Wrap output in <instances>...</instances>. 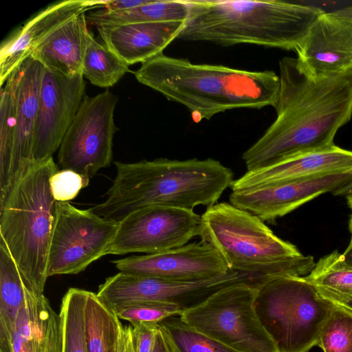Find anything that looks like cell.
Segmentation results:
<instances>
[{"label":"cell","instance_id":"6da1fadb","mask_svg":"<svg viewBox=\"0 0 352 352\" xmlns=\"http://www.w3.org/2000/svg\"><path fill=\"white\" fill-rule=\"evenodd\" d=\"M276 118L243 154L247 170L331 148L338 131L352 117V70L312 78L296 58L279 61Z\"/></svg>","mask_w":352,"mask_h":352},{"label":"cell","instance_id":"7a4b0ae2","mask_svg":"<svg viewBox=\"0 0 352 352\" xmlns=\"http://www.w3.org/2000/svg\"><path fill=\"white\" fill-rule=\"evenodd\" d=\"M117 173L104 202L89 208L119 223L149 206L192 210L210 206L234 181L233 172L212 158H158L133 163L116 162Z\"/></svg>","mask_w":352,"mask_h":352},{"label":"cell","instance_id":"3957f363","mask_svg":"<svg viewBox=\"0 0 352 352\" xmlns=\"http://www.w3.org/2000/svg\"><path fill=\"white\" fill-rule=\"evenodd\" d=\"M134 75L140 83L186 107L195 122L234 109L274 107L280 86L273 71L195 64L164 54L141 63Z\"/></svg>","mask_w":352,"mask_h":352},{"label":"cell","instance_id":"277c9868","mask_svg":"<svg viewBox=\"0 0 352 352\" xmlns=\"http://www.w3.org/2000/svg\"><path fill=\"white\" fill-rule=\"evenodd\" d=\"M188 15L177 38L230 46L294 50L325 12L280 0H186Z\"/></svg>","mask_w":352,"mask_h":352},{"label":"cell","instance_id":"5b68a950","mask_svg":"<svg viewBox=\"0 0 352 352\" xmlns=\"http://www.w3.org/2000/svg\"><path fill=\"white\" fill-rule=\"evenodd\" d=\"M201 217V241L213 247L231 271L263 282L278 276H305L315 265L312 256L302 255L258 217L230 203L208 206Z\"/></svg>","mask_w":352,"mask_h":352},{"label":"cell","instance_id":"8992f818","mask_svg":"<svg viewBox=\"0 0 352 352\" xmlns=\"http://www.w3.org/2000/svg\"><path fill=\"white\" fill-rule=\"evenodd\" d=\"M58 171L53 157L33 165L0 204V239L4 242L25 287L43 294L50 245L56 217L50 186Z\"/></svg>","mask_w":352,"mask_h":352},{"label":"cell","instance_id":"52a82bcc","mask_svg":"<svg viewBox=\"0 0 352 352\" xmlns=\"http://www.w3.org/2000/svg\"><path fill=\"white\" fill-rule=\"evenodd\" d=\"M333 303L305 276H283L257 285L255 308L278 352H309Z\"/></svg>","mask_w":352,"mask_h":352},{"label":"cell","instance_id":"ba28073f","mask_svg":"<svg viewBox=\"0 0 352 352\" xmlns=\"http://www.w3.org/2000/svg\"><path fill=\"white\" fill-rule=\"evenodd\" d=\"M226 285L185 309L182 320L197 331L241 352H278L255 308L257 285Z\"/></svg>","mask_w":352,"mask_h":352},{"label":"cell","instance_id":"9c48e42d","mask_svg":"<svg viewBox=\"0 0 352 352\" xmlns=\"http://www.w3.org/2000/svg\"><path fill=\"white\" fill-rule=\"evenodd\" d=\"M118 97L109 89L85 96L58 149L63 169L92 177L112 160L113 138L118 130L114 123Z\"/></svg>","mask_w":352,"mask_h":352},{"label":"cell","instance_id":"30bf717a","mask_svg":"<svg viewBox=\"0 0 352 352\" xmlns=\"http://www.w3.org/2000/svg\"><path fill=\"white\" fill-rule=\"evenodd\" d=\"M118 223L81 210L69 202L57 201L51 239L47 276L77 274L106 256Z\"/></svg>","mask_w":352,"mask_h":352},{"label":"cell","instance_id":"8fae6325","mask_svg":"<svg viewBox=\"0 0 352 352\" xmlns=\"http://www.w3.org/2000/svg\"><path fill=\"white\" fill-rule=\"evenodd\" d=\"M201 217L192 210L165 206L139 209L118 223L106 252L157 254L182 247L199 236Z\"/></svg>","mask_w":352,"mask_h":352},{"label":"cell","instance_id":"7c38bea8","mask_svg":"<svg viewBox=\"0 0 352 352\" xmlns=\"http://www.w3.org/2000/svg\"><path fill=\"white\" fill-rule=\"evenodd\" d=\"M247 276L234 271L215 278L196 281H172L120 272L98 287V297L113 308L138 301L175 304L186 309L218 289L246 281Z\"/></svg>","mask_w":352,"mask_h":352},{"label":"cell","instance_id":"4fadbf2b","mask_svg":"<svg viewBox=\"0 0 352 352\" xmlns=\"http://www.w3.org/2000/svg\"><path fill=\"white\" fill-rule=\"evenodd\" d=\"M82 74L68 76L45 67L33 147V165L52 157L85 97Z\"/></svg>","mask_w":352,"mask_h":352},{"label":"cell","instance_id":"5bb4252c","mask_svg":"<svg viewBox=\"0 0 352 352\" xmlns=\"http://www.w3.org/2000/svg\"><path fill=\"white\" fill-rule=\"evenodd\" d=\"M352 179V169L232 191L230 203L263 221L273 222Z\"/></svg>","mask_w":352,"mask_h":352},{"label":"cell","instance_id":"9a60e30c","mask_svg":"<svg viewBox=\"0 0 352 352\" xmlns=\"http://www.w3.org/2000/svg\"><path fill=\"white\" fill-rule=\"evenodd\" d=\"M111 262L120 272L180 282L210 279L231 271L220 254L201 241L163 252Z\"/></svg>","mask_w":352,"mask_h":352},{"label":"cell","instance_id":"2e32d148","mask_svg":"<svg viewBox=\"0 0 352 352\" xmlns=\"http://www.w3.org/2000/svg\"><path fill=\"white\" fill-rule=\"evenodd\" d=\"M300 69L312 78L352 70V22L324 12L295 50Z\"/></svg>","mask_w":352,"mask_h":352},{"label":"cell","instance_id":"e0dca14e","mask_svg":"<svg viewBox=\"0 0 352 352\" xmlns=\"http://www.w3.org/2000/svg\"><path fill=\"white\" fill-rule=\"evenodd\" d=\"M45 67L31 56L9 76L15 98L16 124L10 190L33 166L40 89Z\"/></svg>","mask_w":352,"mask_h":352},{"label":"cell","instance_id":"ac0fdd59","mask_svg":"<svg viewBox=\"0 0 352 352\" xmlns=\"http://www.w3.org/2000/svg\"><path fill=\"white\" fill-rule=\"evenodd\" d=\"M25 304L12 329L0 334V352H63V324L60 313L44 294L25 289Z\"/></svg>","mask_w":352,"mask_h":352},{"label":"cell","instance_id":"d6986e66","mask_svg":"<svg viewBox=\"0 0 352 352\" xmlns=\"http://www.w3.org/2000/svg\"><path fill=\"white\" fill-rule=\"evenodd\" d=\"M97 1L67 0L48 6L12 32L0 48V85L55 30L76 14L97 8Z\"/></svg>","mask_w":352,"mask_h":352},{"label":"cell","instance_id":"ffe728a7","mask_svg":"<svg viewBox=\"0 0 352 352\" xmlns=\"http://www.w3.org/2000/svg\"><path fill=\"white\" fill-rule=\"evenodd\" d=\"M352 169V151L336 145L301 154L276 164L247 170L234 179L232 191L252 188L267 184L300 179Z\"/></svg>","mask_w":352,"mask_h":352},{"label":"cell","instance_id":"44dd1931","mask_svg":"<svg viewBox=\"0 0 352 352\" xmlns=\"http://www.w3.org/2000/svg\"><path fill=\"white\" fill-rule=\"evenodd\" d=\"M184 22L99 25L102 42L127 65L144 63L163 54L183 28Z\"/></svg>","mask_w":352,"mask_h":352},{"label":"cell","instance_id":"7402d4cb","mask_svg":"<svg viewBox=\"0 0 352 352\" xmlns=\"http://www.w3.org/2000/svg\"><path fill=\"white\" fill-rule=\"evenodd\" d=\"M88 30L85 12L76 14L46 38L31 56L45 68L63 75L82 74Z\"/></svg>","mask_w":352,"mask_h":352},{"label":"cell","instance_id":"603a6c76","mask_svg":"<svg viewBox=\"0 0 352 352\" xmlns=\"http://www.w3.org/2000/svg\"><path fill=\"white\" fill-rule=\"evenodd\" d=\"M84 320L88 352H121L124 327L96 293L87 291Z\"/></svg>","mask_w":352,"mask_h":352},{"label":"cell","instance_id":"cb8c5ba5","mask_svg":"<svg viewBox=\"0 0 352 352\" xmlns=\"http://www.w3.org/2000/svg\"><path fill=\"white\" fill-rule=\"evenodd\" d=\"M188 10L186 0H149L144 5L122 12H107L100 8L90 12L87 19L95 26L132 23L185 22Z\"/></svg>","mask_w":352,"mask_h":352},{"label":"cell","instance_id":"d4e9b609","mask_svg":"<svg viewBox=\"0 0 352 352\" xmlns=\"http://www.w3.org/2000/svg\"><path fill=\"white\" fill-rule=\"evenodd\" d=\"M305 277L333 303L342 305L352 299V267L338 250L322 257Z\"/></svg>","mask_w":352,"mask_h":352},{"label":"cell","instance_id":"484cf974","mask_svg":"<svg viewBox=\"0 0 352 352\" xmlns=\"http://www.w3.org/2000/svg\"><path fill=\"white\" fill-rule=\"evenodd\" d=\"M129 66L87 30L82 67L84 78L94 85L109 88L130 71Z\"/></svg>","mask_w":352,"mask_h":352},{"label":"cell","instance_id":"4316f807","mask_svg":"<svg viewBox=\"0 0 352 352\" xmlns=\"http://www.w3.org/2000/svg\"><path fill=\"white\" fill-rule=\"evenodd\" d=\"M25 289L14 259L0 239V334L12 329L19 309L25 304Z\"/></svg>","mask_w":352,"mask_h":352},{"label":"cell","instance_id":"83f0119b","mask_svg":"<svg viewBox=\"0 0 352 352\" xmlns=\"http://www.w3.org/2000/svg\"><path fill=\"white\" fill-rule=\"evenodd\" d=\"M15 124V98L12 82L8 78L1 89L0 99V204L10 192Z\"/></svg>","mask_w":352,"mask_h":352},{"label":"cell","instance_id":"f1b7e54d","mask_svg":"<svg viewBox=\"0 0 352 352\" xmlns=\"http://www.w3.org/2000/svg\"><path fill=\"white\" fill-rule=\"evenodd\" d=\"M87 293L85 289L69 288L62 299L63 352H88L84 320Z\"/></svg>","mask_w":352,"mask_h":352},{"label":"cell","instance_id":"f546056e","mask_svg":"<svg viewBox=\"0 0 352 352\" xmlns=\"http://www.w3.org/2000/svg\"><path fill=\"white\" fill-rule=\"evenodd\" d=\"M158 325L175 352H241L197 331L180 316L167 318Z\"/></svg>","mask_w":352,"mask_h":352},{"label":"cell","instance_id":"4dcf8cb0","mask_svg":"<svg viewBox=\"0 0 352 352\" xmlns=\"http://www.w3.org/2000/svg\"><path fill=\"white\" fill-rule=\"evenodd\" d=\"M317 346L323 352H352V311L333 305L323 322Z\"/></svg>","mask_w":352,"mask_h":352},{"label":"cell","instance_id":"1f68e13d","mask_svg":"<svg viewBox=\"0 0 352 352\" xmlns=\"http://www.w3.org/2000/svg\"><path fill=\"white\" fill-rule=\"evenodd\" d=\"M120 319L131 325L138 323H159L167 318L180 316L185 310L182 307L156 301L133 302L113 307Z\"/></svg>","mask_w":352,"mask_h":352},{"label":"cell","instance_id":"d6a6232c","mask_svg":"<svg viewBox=\"0 0 352 352\" xmlns=\"http://www.w3.org/2000/svg\"><path fill=\"white\" fill-rule=\"evenodd\" d=\"M89 178L74 170L62 169L50 179L52 195L56 201L68 202L74 199L80 190L87 186Z\"/></svg>","mask_w":352,"mask_h":352},{"label":"cell","instance_id":"836d02e7","mask_svg":"<svg viewBox=\"0 0 352 352\" xmlns=\"http://www.w3.org/2000/svg\"><path fill=\"white\" fill-rule=\"evenodd\" d=\"M158 328V323L143 322L131 325L134 352H153Z\"/></svg>","mask_w":352,"mask_h":352},{"label":"cell","instance_id":"e575fe53","mask_svg":"<svg viewBox=\"0 0 352 352\" xmlns=\"http://www.w3.org/2000/svg\"><path fill=\"white\" fill-rule=\"evenodd\" d=\"M149 0H109L98 1V8L107 12H122L140 6Z\"/></svg>","mask_w":352,"mask_h":352},{"label":"cell","instance_id":"d590c367","mask_svg":"<svg viewBox=\"0 0 352 352\" xmlns=\"http://www.w3.org/2000/svg\"><path fill=\"white\" fill-rule=\"evenodd\" d=\"M153 352H175L169 340L160 327L156 336Z\"/></svg>","mask_w":352,"mask_h":352},{"label":"cell","instance_id":"8d00e7d4","mask_svg":"<svg viewBox=\"0 0 352 352\" xmlns=\"http://www.w3.org/2000/svg\"><path fill=\"white\" fill-rule=\"evenodd\" d=\"M121 352H134L131 338V325L125 326L124 328Z\"/></svg>","mask_w":352,"mask_h":352},{"label":"cell","instance_id":"74e56055","mask_svg":"<svg viewBox=\"0 0 352 352\" xmlns=\"http://www.w3.org/2000/svg\"><path fill=\"white\" fill-rule=\"evenodd\" d=\"M333 195L335 196L347 197L348 195H352V179L349 182H346L338 188L335 190Z\"/></svg>","mask_w":352,"mask_h":352},{"label":"cell","instance_id":"f35d334b","mask_svg":"<svg viewBox=\"0 0 352 352\" xmlns=\"http://www.w3.org/2000/svg\"><path fill=\"white\" fill-rule=\"evenodd\" d=\"M334 15L348 20L352 22V6L344 7L342 8L331 12Z\"/></svg>","mask_w":352,"mask_h":352},{"label":"cell","instance_id":"ab89813d","mask_svg":"<svg viewBox=\"0 0 352 352\" xmlns=\"http://www.w3.org/2000/svg\"><path fill=\"white\" fill-rule=\"evenodd\" d=\"M346 199L347 205L351 212V215H350L349 221V232L351 234L350 243H349V245L352 246V195H348L347 197H346Z\"/></svg>","mask_w":352,"mask_h":352},{"label":"cell","instance_id":"60d3db41","mask_svg":"<svg viewBox=\"0 0 352 352\" xmlns=\"http://www.w3.org/2000/svg\"><path fill=\"white\" fill-rule=\"evenodd\" d=\"M344 261L351 267H352V246L348 245L347 248L342 253Z\"/></svg>","mask_w":352,"mask_h":352},{"label":"cell","instance_id":"b9f144b4","mask_svg":"<svg viewBox=\"0 0 352 352\" xmlns=\"http://www.w3.org/2000/svg\"><path fill=\"white\" fill-rule=\"evenodd\" d=\"M342 306H344L352 311V299L350 300L349 301H348L347 302L344 303V305H342Z\"/></svg>","mask_w":352,"mask_h":352}]
</instances>
